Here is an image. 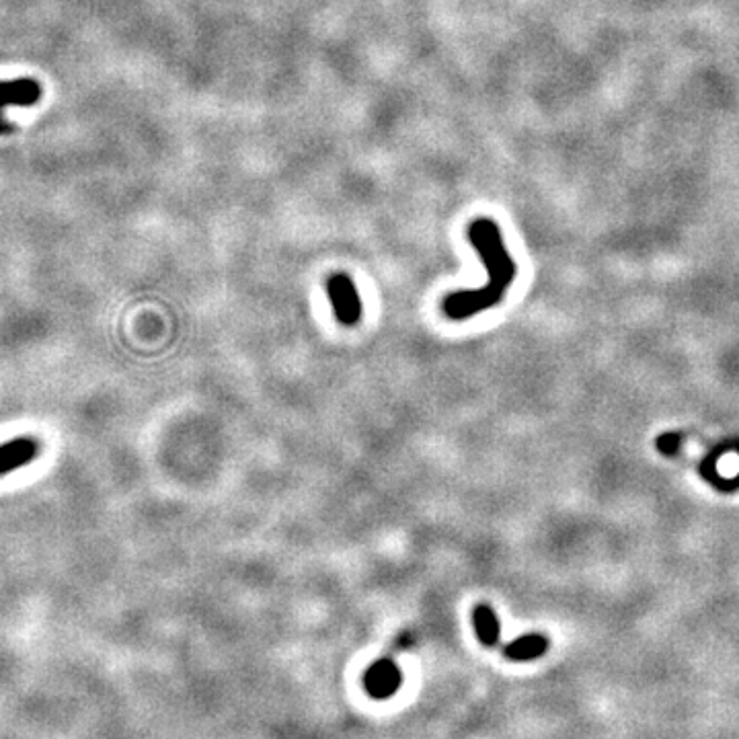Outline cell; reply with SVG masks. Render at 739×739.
Masks as SVG:
<instances>
[{
    "label": "cell",
    "mask_w": 739,
    "mask_h": 739,
    "mask_svg": "<svg viewBox=\"0 0 739 739\" xmlns=\"http://www.w3.org/2000/svg\"><path fill=\"white\" fill-rule=\"evenodd\" d=\"M469 241L481 255L489 274V284L479 290L452 292L444 298L442 310L452 321L471 319L485 308L501 302L505 290L514 284L516 263L501 239L499 226L489 218H477L469 226Z\"/></svg>",
    "instance_id": "6da1fadb"
},
{
    "label": "cell",
    "mask_w": 739,
    "mask_h": 739,
    "mask_svg": "<svg viewBox=\"0 0 739 739\" xmlns=\"http://www.w3.org/2000/svg\"><path fill=\"white\" fill-rule=\"evenodd\" d=\"M327 294L333 304L335 317L341 325H358L362 319V300L352 282V278L345 274H333L327 280Z\"/></svg>",
    "instance_id": "7a4b0ae2"
},
{
    "label": "cell",
    "mask_w": 739,
    "mask_h": 739,
    "mask_svg": "<svg viewBox=\"0 0 739 739\" xmlns=\"http://www.w3.org/2000/svg\"><path fill=\"white\" fill-rule=\"evenodd\" d=\"M42 99V87L33 79H15L0 81V136L15 132V128L5 120V109L15 107H31Z\"/></svg>",
    "instance_id": "3957f363"
},
{
    "label": "cell",
    "mask_w": 739,
    "mask_h": 739,
    "mask_svg": "<svg viewBox=\"0 0 739 739\" xmlns=\"http://www.w3.org/2000/svg\"><path fill=\"white\" fill-rule=\"evenodd\" d=\"M403 684V674L391 657L374 661L364 674V688L372 698L386 700L399 692Z\"/></svg>",
    "instance_id": "277c9868"
},
{
    "label": "cell",
    "mask_w": 739,
    "mask_h": 739,
    "mask_svg": "<svg viewBox=\"0 0 739 739\" xmlns=\"http://www.w3.org/2000/svg\"><path fill=\"white\" fill-rule=\"evenodd\" d=\"M40 452H42V442L29 438V436L13 438L5 444H0V477L23 469V466L31 464Z\"/></svg>",
    "instance_id": "5b68a950"
},
{
    "label": "cell",
    "mask_w": 739,
    "mask_h": 739,
    "mask_svg": "<svg viewBox=\"0 0 739 739\" xmlns=\"http://www.w3.org/2000/svg\"><path fill=\"white\" fill-rule=\"evenodd\" d=\"M549 637L540 633L522 635L503 649V655L510 661H534L549 651Z\"/></svg>",
    "instance_id": "8992f818"
},
{
    "label": "cell",
    "mask_w": 739,
    "mask_h": 739,
    "mask_svg": "<svg viewBox=\"0 0 739 739\" xmlns=\"http://www.w3.org/2000/svg\"><path fill=\"white\" fill-rule=\"evenodd\" d=\"M473 627L479 637V641L485 647H495L501 639V625L495 610L487 604H479L473 610Z\"/></svg>",
    "instance_id": "52a82bcc"
},
{
    "label": "cell",
    "mask_w": 739,
    "mask_h": 739,
    "mask_svg": "<svg viewBox=\"0 0 739 739\" xmlns=\"http://www.w3.org/2000/svg\"><path fill=\"white\" fill-rule=\"evenodd\" d=\"M657 448L661 450V452H664V454H674V452H678V448H680V436L678 434H666V436H661L659 440H657Z\"/></svg>",
    "instance_id": "ba28073f"
}]
</instances>
